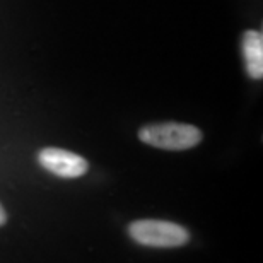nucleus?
<instances>
[{"label":"nucleus","instance_id":"f257e3e1","mask_svg":"<svg viewBox=\"0 0 263 263\" xmlns=\"http://www.w3.org/2000/svg\"><path fill=\"white\" fill-rule=\"evenodd\" d=\"M139 139L144 144L162 151H186L198 145L203 135L195 125L162 122L142 127L139 130Z\"/></svg>","mask_w":263,"mask_h":263},{"label":"nucleus","instance_id":"f03ea898","mask_svg":"<svg viewBox=\"0 0 263 263\" xmlns=\"http://www.w3.org/2000/svg\"><path fill=\"white\" fill-rule=\"evenodd\" d=\"M130 238L149 248H180L190 241V233L171 220L140 219L128 226Z\"/></svg>","mask_w":263,"mask_h":263},{"label":"nucleus","instance_id":"20e7f679","mask_svg":"<svg viewBox=\"0 0 263 263\" xmlns=\"http://www.w3.org/2000/svg\"><path fill=\"white\" fill-rule=\"evenodd\" d=\"M245 70L253 81L263 77V34L258 29H248L241 40Z\"/></svg>","mask_w":263,"mask_h":263},{"label":"nucleus","instance_id":"39448f33","mask_svg":"<svg viewBox=\"0 0 263 263\" xmlns=\"http://www.w3.org/2000/svg\"><path fill=\"white\" fill-rule=\"evenodd\" d=\"M5 220H7V212H5V209L2 207V203H0V226H4Z\"/></svg>","mask_w":263,"mask_h":263},{"label":"nucleus","instance_id":"7ed1b4c3","mask_svg":"<svg viewBox=\"0 0 263 263\" xmlns=\"http://www.w3.org/2000/svg\"><path fill=\"white\" fill-rule=\"evenodd\" d=\"M40 166L51 175L65 178V180H76L87 173L89 162L82 156L72 151L59 149V147H45L38 152Z\"/></svg>","mask_w":263,"mask_h":263}]
</instances>
